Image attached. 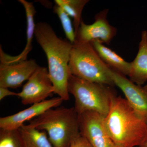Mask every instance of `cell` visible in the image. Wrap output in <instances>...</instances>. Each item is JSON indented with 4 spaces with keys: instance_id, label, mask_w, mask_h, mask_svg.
Wrapping results in <instances>:
<instances>
[{
    "instance_id": "e0dca14e",
    "label": "cell",
    "mask_w": 147,
    "mask_h": 147,
    "mask_svg": "<svg viewBox=\"0 0 147 147\" xmlns=\"http://www.w3.org/2000/svg\"><path fill=\"white\" fill-rule=\"evenodd\" d=\"M0 147H25L19 129H1Z\"/></svg>"
},
{
    "instance_id": "7a4b0ae2",
    "label": "cell",
    "mask_w": 147,
    "mask_h": 147,
    "mask_svg": "<svg viewBox=\"0 0 147 147\" xmlns=\"http://www.w3.org/2000/svg\"><path fill=\"white\" fill-rule=\"evenodd\" d=\"M103 125L118 147H139L147 137V123L120 96L116 95L112 98Z\"/></svg>"
},
{
    "instance_id": "5bb4252c",
    "label": "cell",
    "mask_w": 147,
    "mask_h": 147,
    "mask_svg": "<svg viewBox=\"0 0 147 147\" xmlns=\"http://www.w3.org/2000/svg\"><path fill=\"white\" fill-rule=\"evenodd\" d=\"M90 43L100 59L110 68L124 76H128L131 68L130 63L127 62L98 40H95Z\"/></svg>"
},
{
    "instance_id": "7c38bea8",
    "label": "cell",
    "mask_w": 147,
    "mask_h": 147,
    "mask_svg": "<svg viewBox=\"0 0 147 147\" xmlns=\"http://www.w3.org/2000/svg\"><path fill=\"white\" fill-rule=\"evenodd\" d=\"M18 2L22 4L26 11L27 19V42L24 50L21 54L15 56H11L5 54L1 47L0 48V60L1 63L12 64L17 63L27 60L29 53L32 49L33 38L34 35L36 24L34 17L36 11L33 3L26 0H19Z\"/></svg>"
},
{
    "instance_id": "3957f363",
    "label": "cell",
    "mask_w": 147,
    "mask_h": 147,
    "mask_svg": "<svg viewBox=\"0 0 147 147\" xmlns=\"http://www.w3.org/2000/svg\"><path fill=\"white\" fill-rule=\"evenodd\" d=\"M29 125L47 132L54 147H69L80 134L79 116L74 107L49 109L30 121Z\"/></svg>"
},
{
    "instance_id": "8992f818",
    "label": "cell",
    "mask_w": 147,
    "mask_h": 147,
    "mask_svg": "<svg viewBox=\"0 0 147 147\" xmlns=\"http://www.w3.org/2000/svg\"><path fill=\"white\" fill-rule=\"evenodd\" d=\"M54 92V87L50 78L48 69L38 67L23 86L22 91L17 93L24 105L34 104L42 102Z\"/></svg>"
},
{
    "instance_id": "52a82bcc",
    "label": "cell",
    "mask_w": 147,
    "mask_h": 147,
    "mask_svg": "<svg viewBox=\"0 0 147 147\" xmlns=\"http://www.w3.org/2000/svg\"><path fill=\"white\" fill-rule=\"evenodd\" d=\"M108 9H104L95 16L93 24L88 25L83 21L76 35L75 42L91 43L98 40L102 43L109 45L115 36L117 29L111 26L108 19Z\"/></svg>"
},
{
    "instance_id": "4fadbf2b",
    "label": "cell",
    "mask_w": 147,
    "mask_h": 147,
    "mask_svg": "<svg viewBox=\"0 0 147 147\" xmlns=\"http://www.w3.org/2000/svg\"><path fill=\"white\" fill-rule=\"evenodd\" d=\"M131 63L128 76L134 84L142 86L147 82V31L142 32L136 57Z\"/></svg>"
},
{
    "instance_id": "2e32d148",
    "label": "cell",
    "mask_w": 147,
    "mask_h": 147,
    "mask_svg": "<svg viewBox=\"0 0 147 147\" xmlns=\"http://www.w3.org/2000/svg\"><path fill=\"white\" fill-rule=\"evenodd\" d=\"M89 1L88 0H55L56 4L73 18L74 28L76 34L82 21V14L84 7Z\"/></svg>"
},
{
    "instance_id": "44dd1931",
    "label": "cell",
    "mask_w": 147,
    "mask_h": 147,
    "mask_svg": "<svg viewBox=\"0 0 147 147\" xmlns=\"http://www.w3.org/2000/svg\"><path fill=\"white\" fill-rule=\"evenodd\" d=\"M139 147H147V137L146 139H145L144 142L141 146Z\"/></svg>"
},
{
    "instance_id": "5b68a950",
    "label": "cell",
    "mask_w": 147,
    "mask_h": 147,
    "mask_svg": "<svg viewBox=\"0 0 147 147\" xmlns=\"http://www.w3.org/2000/svg\"><path fill=\"white\" fill-rule=\"evenodd\" d=\"M69 69L70 74L88 82L115 86L110 74V67L102 60L90 43L73 44Z\"/></svg>"
},
{
    "instance_id": "277c9868",
    "label": "cell",
    "mask_w": 147,
    "mask_h": 147,
    "mask_svg": "<svg viewBox=\"0 0 147 147\" xmlns=\"http://www.w3.org/2000/svg\"><path fill=\"white\" fill-rule=\"evenodd\" d=\"M68 90L75 98L74 108L79 115L92 111L105 117L110 110L112 98L116 95L113 87L88 82L71 74Z\"/></svg>"
},
{
    "instance_id": "9c48e42d",
    "label": "cell",
    "mask_w": 147,
    "mask_h": 147,
    "mask_svg": "<svg viewBox=\"0 0 147 147\" xmlns=\"http://www.w3.org/2000/svg\"><path fill=\"white\" fill-rule=\"evenodd\" d=\"M110 73L115 85L123 93L129 105L147 123V85L142 86L134 84L126 76L111 68Z\"/></svg>"
},
{
    "instance_id": "8fae6325",
    "label": "cell",
    "mask_w": 147,
    "mask_h": 147,
    "mask_svg": "<svg viewBox=\"0 0 147 147\" xmlns=\"http://www.w3.org/2000/svg\"><path fill=\"white\" fill-rule=\"evenodd\" d=\"M63 100L60 97L33 104L30 107L11 115L0 118V128L1 129H18L24 123L30 121L42 115L46 111L58 107Z\"/></svg>"
},
{
    "instance_id": "ba28073f",
    "label": "cell",
    "mask_w": 147,
    "mask_h": 147,
    "mask_svg": "<svg viewBox=\"0 0 147 147\" xmlns=\"http://www.w3.org/2000/svg\"><path fill=\"white\" fill-rule=\"evenodd\" d=\"M80 134L93 147H118L105 130L103 118L100 114L87 111L79 115Z\"/></svg>"
},
{
    "instance_id": "d6986e66",
    "label": "cell",
    "mask_w": 147,
    "mask_h": 147,
    "mask_svg": "<svg viewBox=\"0 0 147 147\" xmlns=\"http://www.w3.org/2000/svg\"><path fill=\"white\" fill-rule=\"evenodd\" d=\"M69 147H93L88 139L81 134L72 140Z\"/></svg>"
},
{
    "instance_id": "9a60e30c",
    "label": "cell",
    "mask_w": 147,
    "mask_h": 147,
    "mask_svg": "<svg viewBox=\"0 0 147 147\" xmlns=\"http://www.w3.org/2000/svg\"><path fill=\"white\" fill-rule=\"evenodd\" d=\"M18 129L25 147H54L44 130L40 131L29 125L24 124Z\"/></svg>"
},
{
    "instance_id": "ffe728a7",
    "label": "cell",
    "mask_w": 147,
    "mask_h": 147,
    "mask_svg": "<svg viewBox=\"0 0 147 147\" xmlns=\"http://www.w3.org/2000/svg\"><path fill=\"white\" fill-rule=\"evenodd\" d=\"M17 95V93L11 91L8 89V88L0 87V100H2L3 98L9 96Z\"/></svg>"
},
{
    "instance_id": "ac0fdd59",
    "label": "cell",
    "mask_w": 147,
    "mask_h": 147,
    "mask_svg": "<svg viewBox=\"0 0 147 147\" xmlns=\"http://www.w3.org/2000/svg\"><path fill=\"white\" fill-rule=\"evenodd\" d=\"M53 9L54 12L58 15L60 20L67 38L73 44L75 41L76 35L69 16L57 5L55 4Z\"/></svg>"
},
{
    "instance_id": "30bf717a",
    "label": "cell",
    "mask_w": 147,
    "mask_h": 147,
    "mask_svg": "<svg viewBox=\"0 0 147 147\" xmlns=\"http://www.w3.org/2000/svg\"><path fill=\"white\" fill-rule=\"evenodd\" d=\"M39 67L30 59L17 63L0 64V87L17 88L28 80Z\"/></svg>"
},
{
    "instance_id": "6da1fadb",
    "label": "cell",
    "mask_w": 147,
    "mask_h": 147,
    "mask_svg": "<svg viewBox=\"0 0 147 147\" xmlns=\"http://www.w3.org/2000/svg\"><path fill=\"white\" fill-rule=\"evenodd\" d=\"M34 36L47 56L54 93L63 100H69L68 82L71 74L69 63L73 44L59 38L51 26L46 22H39L36 25Z\"/></svg>"
}]
</instances>
